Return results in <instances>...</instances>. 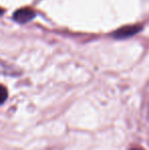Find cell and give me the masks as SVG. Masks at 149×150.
I'll list each match as a JSON object with an SVG mask.
<instances>
[{"instance_id":"1","label":"cell","mask_w":149,"mask_h":150,"mask_svg":"<svg viewBox=\"0 0 149 150\" xmlns=\"http://www.w3.org/2000/svg\"><path fill=\"white\" fill-rule=\"evenodd\" d=\"M35 18V11L30 7H24L16 10L13 13V20L20 24H25Z\"/></svg>"},{"instance_id":"2","label":"cell","mask_w":149,"mask_h":150,"mask_svg":"<svg viewBox=\"0 0 149 150\" xmlns=\"http://www.w3.org/2000/svg\"><path fill=\"white\" fill-rule=\"evenodd\" d=\"M141 30V27L139 26H126L123 28H119L113 33V37L117 38V39H126L131 36H134Z\"/></svg>"},{"instance_id":"3","label":"cell","mask_w":149,"mask_h":150,"mask_svg":"<svg viewBox=\"0 0 149 150\" xmlns=\"http://www.w3.org/2000/svg\"><path fill=\"white\" fill-rule=\"evenodd\" d=\"M7 96H8L7 89L3 85H0V105L7 99Z\"/></svg>"},{"instance_id":"4","label":"cell","mask_w":149,"mask_h":150,"mask_svg":"<svg viewBox=\"0 0 149 150\" xmlns=\"http://www.w3.org/2000/svg\"><path fill=\"white\" fill-rule=\"evenodd\" d=\"M129 150H144V149L140 148V147H133V148H130Z\"/></svg>"},{"instance_id":"5","label":"cell","mask_w":149,"mask_h":150,"mask_svg":"<svg viewBox=\"0 0 149 150\" xmlns=\"http://www.w3.org/2000/svg\"><path fill=\"white\" fill-rule=\"evenodd\" d=\"M0 13H2V10L1 9H0Z\"/></svg>"}]
</instances>
